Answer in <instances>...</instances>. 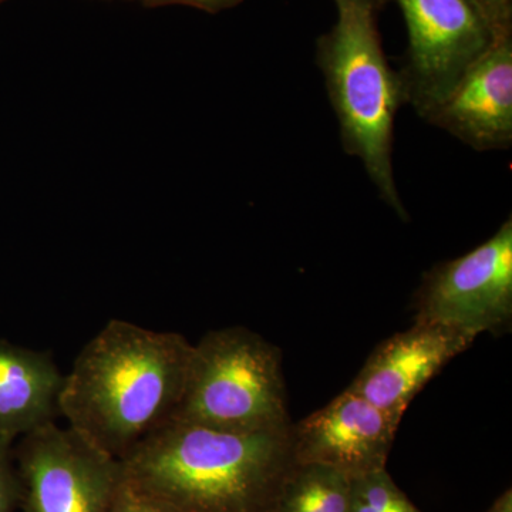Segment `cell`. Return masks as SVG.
Segmentation results:
<instances>
[{
  "label": "cell",
  "instance_id": "cell-1",
  "mask_svg": "<svg viewBox=\"0 0 512 512\" xmlns=\"http://www.w3.org/2000/svg\"><path fill=\"white\" fill-rule=\"evenodd\" d=\"M191 350L180 333L110 320L64 375L59 416L84 439L123 461L173 416Z\"/></svg>",
  "mask_w": 512,
  "mask_h": 512
},
{
  "label": "cell",
  "instance_id": "cell-2",
  "mask_svg": "<svg viewBox=\"0 0 512 512\" xmlns=\"http://www.w3.org/2000/svg\"><path fill=\"white\" fill-rule=\"evenodd\" d=\"M292 426L234 431L168 419L121 461L124 478L178 512H274L296 464Z\"/></svg>",
  "mask_w": 512,
  "mask_h": 512
},
{
  "label": "cell",
  "instance_id": "cell-3",
  "mask_svg": "<svg viewBox=\"0 0 512 512\" xmlns=\"http://www.w3.org/2000/svg\"><path fill=\"white\" fill-rule=\"evenodd\" d=\"M387 0H333L336 22L316 42V63L335 111L343 148L362 161L380 198L407 218L393 168L394 124L406 103L399 72L384 55L380 10Z\"/></svg>",
  "mask_w": 512,
  "mask_h": 512
},
{
  "label": "cell",
  "instance_id": "cell-4",
  "mask_svg": "<svg viewBox=\"0 0 512 512\" xmlns=\"http://www.w3.org/2000/svg\"><path fill=\"white\" fill-rule=\"evenodd\" d=\"M170 419L234 431L291 426L281 350L241 326L211 330L192 345L183 394Z\"/></svg>",
  "mask_w": 512,
  "mask_h": 512
},
{
  "label": "cell",
  "instance_id": "cell-5",
  "mask_svg": "<svg viewBox=\"0 0 512 512\" xmlns=\"http://www.w3.org/2000/svg\"><path fill=\"white\" fill-rule=\"evenodd\" d=\"M25 512H110L123 463L56 421L13 446Z\"/></svg>",
  "mask_w": 512,
  "mask_h": 512
},
{
  "label": "cell",
  "instance_id": "cell-6",
  "mask_svg": "<svg viewBox=\"0 0 512 512\" xmlns=\"http://www.w3.org/2000/svg\"><path fill=\"white\" fill-rule=\"evenodd\" d=\"M409 33L399 70L406 103L421 119L436 109L495 36L470 0H396Z\"/></svg>",
  "mask_w": 512,
  "mask_h": 512
},
{
  "label": "cell",
  "instance_id": "cell-7",
  "mask_svg": "<svg viewBox=\"0 0 512 512\" xmlns=\"http://www.w3.org/2000/svg\"><path fill=\"white\" fill-rule=\"evenodd\" d=\"M416 322L477 338L512 319V218L466 255L434 266L416 293Z\"/></svg>",
  "mask_w": 512,
  "mask_h": 512
},
{
  "label": "cell",
  "instance_id": "cell-8",
  "mask_svg": "<svg viewBox=\"0 0 512 512\" xmlns=\"http://www.w3.org/2000/svg\"><path fill=\"white\" fill-rule=\"evenodd\" d=\"M399 424L348 389L292 426L296 463L322 464L355 478L386 468Z\"/></svg>",
  "mask_w": 512,
  "mask_h": 512
},
{
  "label": "cell",
  "instance_id": "cell-9",
  "mask_svg": "<svg viewBox=\"0 0 512 512\" xmlns=\"http://www.w3.org/2000/svg\"><path fill=\"white\" fill-rule=\"evenodd\" d=\"M476 339L447 326L414 322L373 350L349 389L400 424L420 390Z\"/></svg>",
  "mask_w": 512,
  "mask_h": 512
},
{
  "label": "cell",
  "instance_id": "cell-10",
  "mask_svg": "<svg viewBox=\"0 0 512 512\" xmlns=\"http://www.w3.org/2000/svg\"><path fill=\"white\" fill-rule=\"evenodd\" d=\"M478 151L512 146V35L497 37L424 119Z\"/></svg>",
  "mask_w": 512,
  "mask_h": 512
},
{
  "label": "cell",
  "instance_id": "cell-11",
  "mask_svg": "<svg viewBox=\"0 0 512 512\" xmlns=\"http://www.w3.org/2000/svg\"><path fill=\"white\" fill-rule=\"evenodd\" d=\"M63 382L52 353L0 339V437L15 441L55 421Z\"/></svg>",
  "mask_w": 512,
  "mask_h": 512
},
{
  "label": "cell",
  "instance_id": "cell-12",
  "mask_svg": "<svg viewBox=\"0 0 512 512\" xmlns=\"http://www.w3.org/2000/svg\"><path fill=\"white\" fill-rule=\"evenodd\" d=\"M352 477L322 464L296 463L279 491L274 512H350Z\"/></svg>",
  "mask_w": 512,
  "mask_h": 512
},
{
  "label": "cell",
  "instance_id": "cell-13",
  "mask_svg": "<svg viewBox=\"0 0 512 512\" xmlns=\"http://www.w3.org/2000/svg\"><path fill=\"white\" fill-rule=\"evenodd\" d=\"M350 512H421L384 470L352 478Z\"/></svg>",
  "mask_w": 512,
  "mask_h": 512
},
{
  "label": "cell",
  "instance_id": "cell-14",
  "mask_svg": "<svg viewBox=\"0 0 512 512\" xmlns=\"http://www.w3.org/2000/svg\"><path fill=\"white\" fill-rule=\"evenodd\" d=\"M13 446L15 441L0 437V512H15L22 497Z\"/></svg>",
  "mask_w": 512,
  "mask_h": 512
},
{
  "label": "cell",
  "instance_id": "cell-15",
  "mask_svg": "<svg viewBox=\"0 0 512 512\" xmlns=\"http://www.w3.org/2000/svg\"><path fill=\"white\" fill-rule=\"evenodd\" d=\"M110 512H178L164 501L158 500L153 495L138 490L126 478L121 484L119 493L114 498Z\"/></svg>",
  "mask_w": 512,
  "mask_h": 512
},
{
  "label": "cell",
  "instance_id": "cell-16",
  "mask_svg": "<svg viewBox=\"0 0 512 512\" xmlns=\"http://www.w3.org/2000/svg\"><path fill=\"white\" fill-rule=\"evenodd\" d=\"M495 39L512 35V0H470Z\"/></svg>",
  "mask_w": 512,
  "mask_h": 512
},
{
  "label": "cell",
  "instance_id": "cell-17",
  "mask_svg": "<svg viewBox=\"0 0 512 512\" xmlns=\"http://www.w3.org/2000/svg\"><path fill=\"white\" fill-rule=\"evenodd\" d=\"M241 2L242 0H151L148 6L185 5L205 10V12L217 13L234 8Z\"/></svg>",
  "mask_w": 512,
  "mask_h": 512
},
{
  "label": "cell",
  "instance_id": "cell-18",
  "mask_svg": "<svg viewBox=\"0 0 512 512\" xmlns=\"http://www.w3.org/2000/svg\"><path fill=\"white\" fill-rule=\"evenodd\" d=\"M487 512H512V493L511 490L505 491L497 501L491 505Z\"/></svg>",
  "mask_w": 512,
  "mask_h": 512
},
{
  "label": "cell",
  "instance_id": "cell-19",
  "mask_svg": "<svg viewBox=\"0 0 512 512\" xmlns=\"http://www.w3.org/2000/svg\"><path fill=\"white\" fill-rule=\"evenodd\" d=\"M143 2L146 3V5H150L151 0H143Z\"/></svg>",
  "mask_w": 512,
  "mask_h": 512
},
{
  "label": "cell",
  "instance_id": "cell-20",
  "mask_svg": "<svg viewBox=\"0 0 512 512\" xmlns=\"http://www.w3.org/2000/svg\"><path fill=\"white\" fill-rule=\"evenodd\" d=\"M6 2V0H0V3Z\"/></svg>",
  "mask_w": 512,
  "mask_h": 512
}]
</instances>
